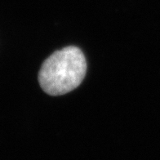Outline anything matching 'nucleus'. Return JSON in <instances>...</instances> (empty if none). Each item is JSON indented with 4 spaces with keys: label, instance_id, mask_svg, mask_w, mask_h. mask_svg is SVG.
Segmentation results:
<instances>
[{
    "label": "nucleus",
    "instance_id": "nucleus-1",
    "mask_svg": "<svg viewBox=\"0 0 160 160\" xmlns=\"http://www.w3.org/2000/svg\"><path fill=\"white\" fill-rule=\"evenodd\" d=\"M86 71L87 61L82 52L77 47L70 46L45 60L38 73V82L49 95H63L79 86Z\"/></svg>",
    "mask_w": 160,
    "mask_h": 160
}]
</instances>
